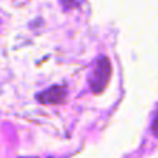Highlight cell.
Masks as SVG:
<instances>
[{
    "instance_id": "obj_1",
    "label": "cell",
    "mask_w": 158,
    "mask_h": 158,
    "mask_svg": "<svg viewBox=\"0 0 158 158\" xmlns=\"http://www.w3.org/2000/svg\"><path fill=\"white\" fill-rule=\"evenodd\" d=\"M110 72H112V68H110L109 60L106 57L98 58V61L94 68V72L89 78V85H91V89L94 94H100L106 88V85L110 78Z\"/></svg>"
},
{
    "instance_id": "obj_2",
    "label": "cell",
    "mask_w": 158,
    "mask_h": 158,
    "mask_svg": "<svg viewBox=\"0 0 158 158\" xmlns=\"http://www.w3.org/2000/svg\"><path fill=\"white\" fill-rule=\"evenodd\" d=\"M64 95H66V91L60 86H55V88L45 91L43 94H40L39 100L43 105H57V103H61L64 100Z\"/></svg>"
},
{
    "instance_id": "obj_3",
    "label": "cell",
    "mask_w": 158,
    "mask_h": 158,
    "mask_svg": "<svg viewBox=\"0 0 158 158\" xmlns=\"http://www.w3.org/2000/svg\"><path fill=\"white\" fill-rule=\"evenodd\" d=\"M152 132L158 137V114L155 115V120H154V124H152Z\"/></svg>"
}]
</instances>
